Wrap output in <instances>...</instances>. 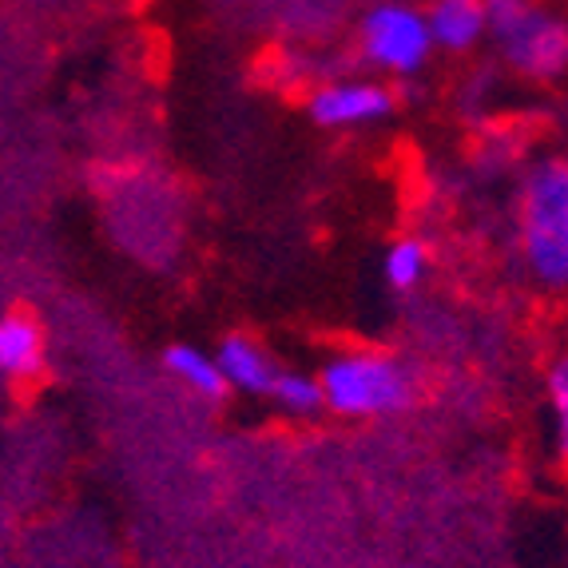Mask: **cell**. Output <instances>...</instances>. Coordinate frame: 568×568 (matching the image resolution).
Here are the masks:
<instances>
[{
  "label": "cell",
  "instance_id": "cell-9",
  "mask_svg": "<svg viewBox=\"0 0 568 568\" xmlns=\"http://www.w3.org/2000/svg\"><path fill=\"white\" fill-rule=\"evenodd\" d=\"M44 366V334L32 318L12 314L0 323V374L9 378H32Z\"/></svg>",
  "mask_w": 568,
  "mask_h": 568
},
{
  "label": "cell",
  "instance_id": "cell-12",
  "mask_svg": "<svg viewBox=\"0 0 568 568\" xmlns=\"http://www.w3.org/2000/svg\"><path fill=\"white\" fill-rule=\"evenodd\" d=\"M545 402H549L552 454L568 465V354L552 358L545 369Z\"/></svg>",
  "mask_w": 568,
  "mask_h": 568
},
{
  "label": "cell",
  "instance_id": "cell-8",
  "mask_svg": "<svg viewBox=\"0 0 568 568\" xmlns=\"http://www.w3.org/2000/svg\"><path fill=\"white\" fill-rule=\"evenodd\" d=\"M163 369H168L171 378L180 382L183 389H191V394L203 398V402H223L231 394L227 382H223V374H219L215 354L200 351V346H191V342H175V346H168V354H163Z\"/></svg>",
  "mask_w": 568,
  "mask_h": 568
},
{
  "label": "cell",
  "instance_id": "cell-5",
  "mask_svg": "<svg viewBox=\"0 0 568 568\" xmlns=\"http://www.w3.org/2000/svg\"><path fill=\"white\" fill-rule=\"evenodd\" d=\"M394 112V88L374 77H338L306 95V115L326 132H358Z\"/></svg>",
  "mask_w": 568,
  "mask_h": 568
},
{
  "label": "cell",
  "instance_id": "cell-3",
  "mask_svg": "<svg viewBox=\"0 0 568 568\" xmlns=\"http://www.w3.org/2000/svg\"><path fill=\"white\" fill-rule=\"evenodd\" d=\"M497 57L525 80L549 84L568 72V20L540 0H485Z\"/></svg>",
  "mask_w": 568,
  "mask_h": 568
},
{
  "label": "cell",
  "instance_id": "cell-10",
  "mask_svg": "<svg viewBox=\"0 0 568 568\" xmlns=\"http://www.w3.org/2000/svg\"><path fill=\"white\" fill-rule=\"evenodd\" d=\"M429 263H434V251H429L426 239L402 235L382 251V278H386L389 291L409 294L429 278Z\"/></svg>",
  "mask_w": 568,
  "mask_h": 568
},
{
  "label": "cell",
  "instance_id": "cell-1",
  "mask_svg": "<svg viewBox=\"0 0 568 568\" xmlns=\"http://www.w3.org/2000/svg\"><path fill=\"white\" fill-rule=\"evenodd\" d=\"M517 243L525 271L545 291H568V160L545 155L521 180Z\"/></svg>",
  "mask_w": 568,
  "mask_h": 568
},
{
  "label": "cell",
  "instance_id": "cell-4",
  "mask_svg": "<svg viewBox=\"0 0 568 568\" xmlns=\"http://www.w3.org/2000/svg\"><path fill=\"white\" fill-rule=\"evenodd\" d=\"M358 52L374 72H382V80H409L426 72L437 52L426 9L409 0H378L358 20Z\"/></svg>",
  "mask_w": 568,
  "mask_h": 568
},
{
  "label": "cell",
  "instance_id": "cell-2",
  "mask_svg": "<svg viewBox=\"0 0 568 568\" xmlns=\"http://www.w3.org/2000/svg\"><path fill=\"white\" fill-rule=\"evenodd\" d=\"M318 386H323L326 409L354 422L406 414L417 398L414 369L394 351H378V346H346L331 354L318 369Z\"/></svg>",
  "mask_w": 568,
  "mask_h": 568
},
{
  "label": "cell",
  "instance_id": "cell-6",
  "mask_svg": "<svg viewBox=\"0 0 568 568\" xmlns=\"http://www.w3.org/2000/svg\"><path fill=\"white\" fill-rule=\"evenodd\" d=\"M215 362L231 394H246V398H266L278 378V369H283L271 358L263 342L251 338V334H227V338L219 342Z\"/></svg>",
  "mask_w": 568,
  "mask_h": 568
},
{
  "label": "cell",
  "instance_id": "cell-7",
  "mask_svg": "<svg viewBox=\"0 0 568 568\" xmlns=\"http://www.w3.org/2000/svg\"><path fill=\"white\" fill-rule=\"evenodd\" d=\"M426 20L434 48L449 52V57H469L474 48H481L489 40L485 0H429Z\"/></svg>",
  "mask_w": 568,
  "mask_h": 568
},
{
  "label": "cell",
  "instance_id": "cell-11",
  "mask_svg": "<svg viewBox=\"0 0 568 568\" xmlns=\"http://www.w3.org/2000/svg\"><path fill=\"white\" fill-rule=\"evenodd\" d=\"M266 398L275 402L286 417H314L326 409L318 374H306V369H278V378Z\"/></svg>",
  "mask_w": 568,
  "mask_h": 568
}]
</instances>
